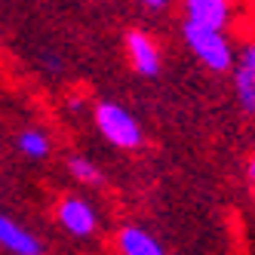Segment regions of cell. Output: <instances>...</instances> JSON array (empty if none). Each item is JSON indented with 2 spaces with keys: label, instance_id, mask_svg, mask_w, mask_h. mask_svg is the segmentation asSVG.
Returning a JSON list of instances; mask_svg holds the SVG:
<instances>
[{
  "label": "cell",
  "instance_id": "1",
  "mask_svg": "<svg viewBox=\"0 0 255 255\" xmlns=\"http://www.w3.org/2000/svg\"><path fill=\"white\" fill-rule=\"evenodd\" d=\"M181 34H185L188 49L209 71H218V74L231 71V65H234V49H231V43L225 37V28H209V25H200V22H191L188 19L185 28H181Z\"/></svg>",
  "mask_w": 255,
  "mask_h": 255
},
{
  "label": "cell",
  "instance_id": "6",
  "mask_svg": "<svg viewBox=\"0 0 255 255\" xmlns=\"http://www.w3.org/2000/svg\"><path fill=\"white\" fill-rule=\"evenodd\" d=\"M0 246L9 249L12 255H40L43 243L37 240V234H31L28 228H22L19 222L0 215Z\"/></svg>",
  "mask_w": 255,
  "mask_h": 255
},
{
  "label": "cell",
  "instance_id": "3",
  "mask_svg": "<svg viewBox=\"0 0 255 255\" xmlns=\"http://www.w3.org/2000/svg\"><path fill=\"white\" fill-rule=\"evenodd\" d=\"M123 46H126V59H129L135 74H141V77H157L160 74L163 56H160V46H157L154 37L132 28V31L123 34Z\"/></svg>",
  "mask_w": 255,
  "mask_h": 255
},
{
  "label": "cell",
  "instance_id": "11",
  "mask_svg": "<svg viewBox=\"0 0 255 255\" xmlns=\"http://www.w3.org/2000/svg\"><path fill=\"white\" fill-rule=\"evenodd\" d=\"M138 3L148 9H163V6H169V0H138Z\"/></svg>",
  "mask_w": 255,
  "mask_h": 255
},
{
  "label": "cell",
  "instance_id": "9",
  "mask_svg": "<svg viewBox=\"0 0 255 255\" xmlns=\"http://www.w3.org/2000/svg\"><path fill=\"white\" fill-rule=\"evenodd\" d=\"M19 151L25 157H31V160H43L52 151V141H49V135L43 129H25L19 135Z\"/></svg>",
  "mask_w": 255,
  "mask_h": 255
},
{
  "label": "cell",
  "instance_id": "7",
  "mask_svg": "<svg viewBox=\"0 0 255 255\" xmlns=\"http://www.w3.org/2000/svg\"><path fill=\"white\" fill-rule=\"evenodd\" d=\"M188 19L209 25V28H225L231 19V3L228 0H185Z\"/></svg>",
  "mask_w": 255,
  "mask_h": 255
},
{
  "label": "cell",
  "instance_id": "8",
  "mask_svg": "<svg viewBox=\"0 0 255 255\" xmlns=\"http://www.w3.org/2000/svg\"><path fill=\"white\" fill-rule=\"evenodd\" d=\"M117 246H120V255H166L160 240L144 228H123L117 237Z\"/></svg>",
  "mask_w": 255,
  "mask_h": 255
},
{
  "label": "cell",
  "instance_id": "2",
  "mask_svg": "<svg viewBox=\"0 0 255 255\" xmlns=\"http://www.w3.org/2000/svg\"><path fill=\"white\" fill-rule=\"evenodd\" d=\"M93 120H96V129L111 141L114 148H123V151L141 148V141H144L141 123L126 111L123 105H117V102H99L96 111H93Z\"/></svg>",
  "mask_w": 255,
  "mask_h": 255
},
{
  "label": "cell",
  "instance_id": "5",
  "mask_svg": "<svg viewBox=\"0 0 255 255\" xmlns=\"http://www.w3.org/2000/svg\"><path fill=\"white\" fill-rule=\"evenodd\" d=\"M234 89L237 102L246 114H255V40L240 49V56L234 59Z\"/></svg>",
  "mask_w": 255,
  "mask_h": 255
},
{
  "label": "cell",
  "instance_id": "4",
  "mask_svg": "<svg viewBox=\"0 0 255 255\" xmlns=\"http://www.w3.org/2000/svg\"><path fill=\"white\" fill-rule=\"evenodd\" d=\"M59 225L74 237H93L99 228V215L83 197H65L59 203Z\"/></svg>",
  "mask_w": 255,
  "mask_h": 255
},
{
  "label": "cell",
  "instance_id": "12",
  "mask_svg": "<svg viewBox=\"0 0 255 255\" xmlns=\"http://www.w3.org/2000/svg\"><path fill=\"white\" fill-rule=\"evenodd\" d=\"M246 175H249V185L255 188V157L249 160V169H246Z\"/></svg>",
  "mask_w": 255,
  "mask_h": 255
},
{
  "label": "cell",
  "instance_id": "10",
  "mask_svg": "<svg viewBox=\"0 0 255 255\" xmlns=\"http://www.w3.org/2000/svg\"><path fill=\"white\" fill-rule=\"evenodd\" d=\"M68 172L77 178V185H102V169L89 157H68Z\"/></svg>",
  "mask_w": 255,
  "mask_h": 255
}]
</instances>
